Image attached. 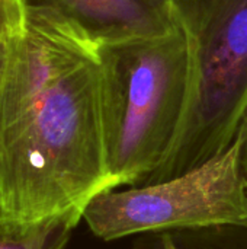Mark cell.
Masks as SVG:
<instances>
[{
	"label": "cell",
	"mask_w": 247,
	"mask_h": 249,
	"mask_svg": "<svg viewBox=\"0 0 247 249\" xmlns=\"http://www.w3.org/2000/svg\"><path fill=\"white\" fill-rule=\"evenodd\" d=\"M189 85V54L178 26L100 44V118L114 188L141 185L163 163L181 128Z\"/></svg>",
	"instance_id": "cell-2"
},
{
	"label": "cell",
	"mask_w": 247,
	"mask_h": 249,
	"mask_svg": "<svg viewBox=\"0 0 247 249\" xmlns=\"http://www.w3.org/2000/svg\"><path fill=\"white\" fill-rule=\"evenodd\" d=\"M100 42L60 10L28 1L0 74V222L31 228L83 214L108 174Z\"/></svg>",
	"instance_id": "cell-1"
},
{
	"label": "cell",
	"mask_w": 247,
	"mask_h": 249,
	"mask_svg": "<svg viewBox=\"0 0 247 249\" xmlns=\"http://www.w3.org/2000/svg\"><path fill=\"white\" fill-rule=\"evenodd\" d=\"M51 6L100 44L167 34L176 28L170 0H28Z\"/></svg>",
	"instance_id": "cell-5"
},
{
	"label": "cell",
	"mask_w": 247,
	"mask_h": 249,
	"mask_svg": "<svg viewBox=\"0 0 247 249\" xmlns=\"http://www.w3.org/2000/svg\"><path fill=\"white\" fill-rule=\"evenodd\" d=\"M170 7L188 47L189 96L169 155L143 184L176 178L226 152L247 109V0H170Z\"/></svg>",
	"instance_id": "cell-3"
},
{
	"label": "cell",
	"mask_w": 247,
	"mask_h": 249,
	"mask_svg": "<svg viewBox=\"0 0 247 249\" xmlns=\"http://www.w3.org/2000/svg\"><path fill=\"white\" fill-rule=\"evenodd\" d=\"M90 232L111 242L146 232L247 228V185L240 143L176 178L108 190L83 210Z\"/></svg>",
	"instance_id": "cell-4"
},
{
	"label": "cell",
	"mask_w": 247,
	"mask_h": 249,
	"mask_svg": "<svg viewBox=\"0 0 247 249\" xmlns=\"http://www.w3.org/2000/svg\"><path fill=\"white\" fill-rule=\"evenodd\" d=\"M22 10H26V7H28V0H13Z\"/></svg>",
	"instance_id": "cell-11"
},
{
	"label": "cell",
	"mask_w": 247,
	"mask_h": 249,
	"mask_svg": "<svg viewBox=\"0 0 247 249\" xmlns=\"http://www.w3.org/2000/svg\"><path fill=\"white\" fill-rule=\"evenodd\" d=\"M162 249H182L175 241L170 235H165L163 241H162Z\"/></svg>",
	"instance_id": "cell-10"
},
{
	"label": "cell",
	"mask_w": 247,
	"mask_h": 249,
	"mask_svg": "<svg viewBox=\"0 0 247 249\" xmlns=\"http://www.w3.org/2000/svg\"><path fill=\"white\" fill-rule=\"evenodd\" d=\"M237 140L240 143V159H242V169H243V175L246 179L247 185V109L245 112V117L242 120V124L239 127L237 131Z\"/></svg>",
	"instance_id": "cell-9"
},
{
	"label": "cell",
	"mask_w": 247,
	"mask_h": 249,
	"mask_svg": "<svg viewBox=\"0 0 247 249\" xmlns=\"http://www.w3.org/2000/svg\"><path fill=\"white\" fill-rule=\"evenodd\" d=\"M80 220L83 214L71 213L31 228H15L0 222V249H66Z\"/></svg>",
	"instance_id": "cell-6"
},
{
	"label": "cell",
	"mask_w": 247,
	"mask_h": 249,
	"mask_svg": "<svg viewBox=\"0 0 247 249\" xmlns=\"http://www.w3.org/2000/svg\"><path fill=\"white\" fill-rule=\"evenodd\" d=\"M189 239L199 249H247V228L194 231Z\"/></svg>",
	"instance_id": "cell-7"
},
{
	"label": "cell",
	"mask_w": 247,
	"mask_h": 249,
	"mask_svg": "<svg viewBox=\"0 0 247 249\" xmlns=\"http://www.w3.org/2000/svg\"><path fill=\"white\" fill-rule=\"evenodd\" d=\"M25 19L26 10H22L13 0H0V74L6 60L12 34L16 26L25 22Z\"/></svg>",
	"instance_id": "cell-8"
}]
</instances>
